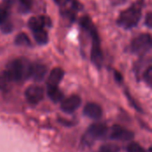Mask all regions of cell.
I'll return each instance as SVG.
<instances>
[{"instance_id":"obj_1","label":"cell","mask_w":152,"mask_h":152,"mask_svg":"<svg viewBox=\"0 0 152 152\" xmlns=\"http://www.w3.org/2000/svg\"><path fill=\"white\" fill-rule=\"evenodd\" d=\"M79 23L80 26L87 32H89L92 37L93 46H92V52H91V58L93 63L97 67H100L102 64V51L101 48V41L96 27L94 26L89 16H83L80 19Z\"/></svg>"},{"instance_id":"obj_2","label":"cell","mask_w":152,"mask_h":152,"mask_svg":"<svg viewBox=\"0 0 152 152\" xmlns=\"http://www.w3.org/2000/svg\"><path fill=\"white\" fill-rule=\"evenodd\" d=\"M142 4H143V0L136 1L130 7L124 10L119 14L117 20L118 25L126 30H130L134 28L141 20Z\"/></svg>"},{"instance_id":"obj_3","label":"cell","mask_w":152,"mask_h":152,"mask_svg":"<svg viewBox=\"0 0 152 152\" xmlns=\"http://www.w3.org/2000/svg\"><path fill=\"white\" fill-rule=\"evenodd\" d=\"M29 65L22 59H14L11 61L3 74L4 81L6 82H20L23 78H28Z\"/></svg>"},{"instance_id":"obj_4","label":"cell","mask_w":152,"mask_h":152,"mask_svg":"<svg viewBox=\"0 0 152 152\" xmlns=\"http://www.w3.org/2000/svg\"><path fill=\"white\" fill-rule=\"evenodd\" d=\"M60 7L61 14L69 20L74 22L76 20L78 11L82 9L81 4L77 0H54Z\"/></svg>"},{"instance_id":"obj_5","label":"cell","mask_w":152,"mask_h":152,"mask_svg":"<svg viewBox=\"0 0 152 152\" xmlns=\"http://www.w3.org/2000/svg\"><path fill=\"white\" fill-rule=\"evenodd\" d=\"M130 48L133 53H135L138 55H142L150 51L151 48V34L145 33V34H141L140 36L136 37L132 41Z\"/></svg>"},{"instance_id":"obj_6","label":"cell","mask_w":152,"mask_h":152,"mask_svg":"<svg viewBox=\"0 0 152 152\" xmlns=\"http://www.w3.org/2000/svg\"><path fill=\"white\" fill-rule=\"evenodd\" d=\"M44 95H45L44 89L39 86H36V85L29 86L25 90V97H26L27 100L30 104H33V105L39 103L43 99Z\"/></svg>"},{"instance_id":"obj_7","label":"cell","mask_w":152,"mask_h":152,"mask_svg":"<svg viewBox=\"0 0 152 152\" xmlns=\"http://www.w3.org/2000/svg\"><path fill=\"white\" fill-rule=\"evenodd\" d=\"M110 138L112 140L119 141H130L134 138V133L120 125H114L110 130Z\"/></svg>"},{"instance_id":"obj_8","label":"cell","mask_w":152,"mask_h":152,"mask_svg":"<svg viewBox=\"0 0 152 152\" xmlns=\"http://www.w3.org/2000/svg\"><path fill=\"white\" fill-rule=\"evenodd\" d=\"M81 104V99L77 95H72L64 99L61 104V108L65 113H73Z\"/></svg>"},{"instance_id":"obj_9","label":"cell","mask_w":152,"mask_h":152,"mask_svg":"<svg viewBox=\"0 0 152 152\" xmlns=\"http://www.w3.org/2000/svg\"><path fill=\"white\" fill-rule=\"evenodd\" d=\"M47 73V68L44 65L34 64L29 65L28 78H32L36 82H41L45 79Z\"/></svg>"},{"instance_id":"obj_10","label":"cell","mask_w":152,"mask_h":152,"mask_svg":"<svg viewBox=\"0 0 152 152\" xmlns=\"http://www.w3.org/2000/svg\"><path fill=\"white\" fill-rule=\"evenodd\" d=\"M28 27L32 31H36L38 30L44 29L45 26H51V21L48 17L45 16H36V17H31L28 20Z\"/></svg>"},{"instance_id":"obj_11","label":"cell","mask_w":152,"mask_h":152,"mask_svg":"<svg viewBox=\"0 0 152 152\" xmlns=\"http://www.w3.org/2000/svg\"><path fill=\"white\" fill-rule=\"evenodd\" d=\"M84 114L92 119H100L102 116V108L96 103H88L84 108Z\"/></svg>"},{"instance_id":"obj_12","label":"cell","mask_w":152,"mask_h":152,"mask_svg":"<svg viewBox=\"0 0 152 152\" xmlns=\"http://www.w3.org/2000/svg\"><path fill=\"white\" fill-rule=\"evenodd\" d=\"M108 132V127L103 124L92 125L88 129V135L95 140L103 138Z\"/></svg>"},{"instance_id":"obj_13","label":"cell","mask_w":152,"mask_h":152,"mask_svg":"<svg viewBox=\"0 0 152 152\" xmlns=\"http://www.w3.org/2000/svg\"><path fill=\"white\" fill-rule=\"evenodd\" d=\"M64 76V71L60 68L56 67L52 70V72L49 74L47 85L49 86H58V84L61 82L62 78Z\"/></svg>"},{"instance_id":"obj_14","label":"cell","mask_w":152,"mask_h":152,"mask_svg":"<svg viewBox=\"0 0 152 152\" xmlns=\"http://www.w3.org/2000/svg\"><path fill=\"white\" fill-rule=\"evenodd\" d=\"M46 92H47V95L50 98V99L53 100V102L61 101V99H63V93L58 89L57 86H49V85H47Z\"/></svg>"},{"instance_id":"obj_15","label":"cell","mask_w":152,"mask_h":152,"mask_svg":"<svg viewBox=\"0 0 152 152\" xmlns=\"http://www.w3.org/2000/svg\"><path fill=\"white\" fill-rule=\"evenodd\" d=\"M33 35L36 41L40 45H45L48 42V34L44 29L33 31Z\"/></svg>"},{"instance_id":"obj_16","label":"cell","mask_w":152,"mask_h":152,"mask_svg":"<svg viewBox=\"0 0 152 152\" xmlns=\"http://www.w3.org/2000/svg\"><path fill=\"white\" fill-rule=\"evenodd\" d=\"M15 44L18 46H28V47H29L31 45L29 38L28 37V35L26 33H23V32H20V34H18L16 36Z\"/></svg>"},{"instance_id":"obj_17","label":"cell","mask_w":152,"mask_h":152,"mask_svg":"<svg viewBox=\"0 0 152 152\" xmlns=\"http://www.w3.org/2000/svg\"><path fill=\"white\" fill-rule=\"evenodd\" d=\"M33 5L32 0H20V11L21 13H28L31 10Z\"/></svg>"},{"instance_id":"obj_18","label":"cell","mask_w":152,"mask_h":152,"mask_svg":"<svg viewBox=\"0 0 152 152\" xmlns=\"http://www.w3.org/2000/svg\"><path fill=\"white\" fill-rule=\"evenodd\" d=\"M9 5L4 4V5L0 6V25L7 21L9 16Z\"/></svg>"},{"instance_id":"obj_19","label":"cell","mask_w":152,"mask_h":152,"mask_svg":"<svg viewBox=\"0 0 152 152\" xmlns=\"http://www.w3.org/2000/svg\"><path fill=\"white\" fill-rule=\"evenodd\" d=\"M99 152H119V147L115 144H105L100 148Z\"/></svg>"},{"instance_id":"obj_20","label":"cell","mask_w":152,"mask_h":152,"mask_svg":"<svg viewBox=\"0 0 152 152\" xmlns=\"http://www.w3.org/2000/svg\"><path fill=\"white\" fill-rule=\"evenodd\" d=\"M127 152H145L138 143H131L127 147Z\"/></svg>"},{"instance_id":"obj_21","label":"cell","mask_w":152,"mask_h":152,"mask_svg":"<svg viewBox=\"0 0 152 152\" xmlns=\"http://www.w3.org/2000/svg\"><path fill=\"white\" fill-rule=\"evenodd\" d=\"M1 30H2L3 32L8 33L10 31H12V24L10 22L6 21V22H4V23L1 24Z\"/></svg>"},{"instance_id":"obj_22","label":"cell","mask_w":152,"mask_h":152,"mask_svg":"<svg viewBox=\"0 0 152 152\" xmlns=\"http://www.w3.org/2000/svg\"><path fill=\"white\" fill-rule=\"evenodd\" d=\"M144 77H145V81L148 82V84H149V85H151V80H152L151 66H149V67H148L147 71L145 72V75H144Z\"/></svg>"},{"instance_id":"obj_23","label":"cell","mask_w":152,"mask_h":152,"mask_svg":"<svg viewBox=\"0 0 152 152\" xmlns=\"http://www.w3.org/2000/svg\"><path fill=\"white\" fill-rule=\"evenodd\" d=\"M145 24L147 25L148 28H151V13H147Z\"/></svg>"},{"instance_id":"obj_24","label":"cell","mask_w":152,"mask_h":152,"mask_svg":"<svg viewBox=\"0 0 152 152\" xmlns=\"http://www.w3.org/2000/svg\"><path fill=\"white\" fill-rule=\"evenodd\" d=\"M110 1L113 5H121L124 3H126L127 0H110Z\"/></svg>"},{"instance_id":"obj_25","label":"cell","mask_w":152,"mask_h":152,"mask_svg":"<svg viewBox=\"0 0 152 152\" xmlns=\"http://www.w3.org/2000/svg\"><path fill=\"white\" fill-rule=\"evenodd\" d=\"M115 76H116L117 81H118V82H121L122 81V76H121V74L118 72H115Z\"/></svg>"},{"instance_id":"obj_26","label":"cell","mask_w":152,"mask_h":152,"mask_svg":"<svg viewBox=\"0 0 152 152\" xmlns=\"http://www.w3.org/2000/svg\"><path fill=\"white\" fill-rule=\"evenodd\" d=\"M4 4H12V3H14V1L15 0H4Z\"/></svg>"}]
</instances>
